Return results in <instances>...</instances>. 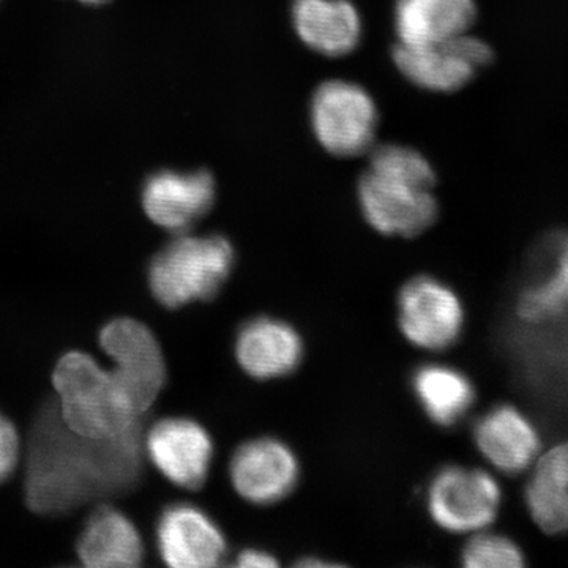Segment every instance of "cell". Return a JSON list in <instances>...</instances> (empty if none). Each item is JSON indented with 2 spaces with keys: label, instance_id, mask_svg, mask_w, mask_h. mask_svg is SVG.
Instances as JSON below:
<instances>
[{
  "label": "cell",
  "instance_id": "cell-1",
  "mask_svg": "<svg viewBox=\"0 0 568 568\" xmlns=\"http://www.w3.org/2000/svg\"><path fill=\"white\" fill-rule=\"evenodd\" d=\"M28 454L29 507L62 515L132 489L141 476L144 439L141 424L110 439L77 435L63 424L58 406L48 405L32 426Z\"/></svg>",
  "mask_w": 568,
  "mask_h": 568
},
{
  "label": "cell",
  "instance_id": "cell-2",
  "mask_svg": "<svg viewBox=\"0 0 568 568\" xmlns=\"http://www.w3.org/2000/svg\"><path fill=\"white\" fill-rule=\"evenodd\" d=\"M435 185V170L420 152L384 144L369 153L368 168L358 181V204L377 233L416 237L439 215Z\"/></svg>",
  "mask_w": 568,
  "mask_h": 568
},
{
  "label": "cell",
  "instance_id": "cell-3",
  "mask_svg": "<svg viewBox=\"0 0 568 568\" xmlns=\"http://www.w3.org/2000/svg\"><path fill=\"white\" fill-rule=\"evenodd\" d=\"M59 416L77 435L110 439L140 425L133 406L110 368L92 355L73 351L63 355L52 375Z\"/></svg>",
  "mask_w": 568,
  "mask_h": 568
},
{
  "label": "cell",
  "instance_id": "cell-4",
  "mask_svg": "<svg viewBox=\"0 0 568 568\" xmlns=\"http://www.w3.org/2000/svg\"><path fill=\"white\" fill-rule=\"evenodd\" d=\"M235 263L230 239L219 234H178L149 267V286L156 301L171 310L207 302L220 294Z\"/></svg>",
  "mask_w": 568,
  "mask_h": 568
},
{
  "label": "cell",
  "instance_id": "cell-5",
  "mask_svg": "<svg viewBox=\"0 0 568 568\" xmlns=\"http://www.w3.org/2000/svg\"><path fill=\"white\" fill-rule=\"evenodd\" d=\"M310 119L324 151L353 159L375 145L379 111L373 97L353 81H325L313 93Z\"/></svg>",
  "mask_w": 568,
  "mask_h": 568
},
{
  "label": "cell",
  "instance_id": "cell-6",
  "mask_svg": "<svg viewBox=\"0 0 568 568\" xmlns=\"http://www.w3.org/2000/svg\"><path fill=\"white\" fill-rule=\"evenodd\" d=\"M100 346L110 357L112 375L142 416L166 383V364L159 339L140 321L119 317L102 328Z\"/></svg>",
  "mask_w": 568,
  "mask_h": 568
},
{
  "label": "cell",
  "instance_id": "cell-7",
  "mask_svg": "<svg viewBox=\"0 0 568 568\" xmlns=\"http://www.w3.org/2000/svg\"><path fill=\"white\" fill-rule=\"evenodd\" d=\"M500 503L503 493L491 474L457 465L443 467L426 495L433 521L454 534L487 529L499 514Z\"/></svg>",
  "mask_w": 568,
  "mask_h": 568
},
{
  "label": "cell",
  "instance_id": "cell-8",
  "mask_svg": "<svg viewBox=\"0 0 568 568\" xmlns=\"http://www.w3.org/2000/svg\"><path fill=\"white\" fill-rule=\"evenodd\" d=\"M495 52L477 37L465 36L437 43L396 44L394 62L399 73L429 92H457L491 65Z\"/></svg>",
  "mask_w": 568,
  "mask_h": 568
},
{
  "label": "cell",
  "instance_id": "cell-9",
  "mask_svg": "<svg viewBox=\"0 0 568 568\" xmlns=\"http://www.w3.org/2000/svg\"><path fill=\"white\" fill-rule=\"evenodd\" d=\"M398 325L410 345L439 353L462 336L465 308L446 283L435 276H416L399 291Z\"/></svg>",
  "mask_w": 568,
  "mask_h": 568
},
{
  "label": "cell",
  "instance_id": "cell-10",
  "mask_svg": "<svg viewBox=\"0 0 568 568\" xmlns=\"http://www.w3.org/2000/svg\"><path fill=\"white\" fill-rule=\"evenodd\" d=\"M233 488L254 506L282 503L297 487L301 466L294 452L275 437L242 444L230 463Z\"/></svg>",
  "mask_w": 568,
  "mask_h": 568
},
{
  "label": "cell",
  "instance_id": "cell-11",
  "mask_svg": "<svg viewBox=\"0 0 568 568\" xmlns=\"http://www.w3.org/2000/svg\"><path fill=\"white\" fill-rule=\"evenodd\" d=\"M144 452L175 487L200 489L211 473L212 437L192 418L170 417L156 422L144 437Z\"/></svg>",
  "mask_w": 568,
  "mask_h": 568
},
{
  "label": "cell",
  "instance_id": "cell-12",
  "mask_svg": "<svg viewBox=\"0 0 568 568\" xmlns=\"http://www.w3.org/2000/svg\"><path fill=\"white\" fill-rule=\"evenodd\" d=\"M215 179L204 170L160 171L142 190V207L153 223L170 233H189L215 204Z\"/></svg>",
  "mask_w": 568,
  "mask_h": 568
},
{
  "label": "cell",
  "instance_id": "cell-13",
  "mask_svg": "<svg viewBox=\"0 0 568 568\" xmlns=\"http://www.w3.org/2000/svg\"><path fill=\"white\" fill-rule=\"evenodd\" d=\"M156 548L173 568H211L226 558V537L200 507L174 504L156 525Z\"/></svg>",
  "mask_w": 568,
  "mask_h": 568
},
{
  "label": "cell",
  "instance_id": "cell-14",
  "mask_svg": "<svg viewBox=\"0 0 568 568\" xmlns=\"http://www.w3.org/2000/svg\"><path fill=\"white\" fill-rule=\"evenodd\" d=\"M234 354L246 375L260 381L294 373L304 358V342L293 325L271 316L254 317L239 328Z\"/></svg>",
  "mask_w": 568,
  "mask_h": 568
},
{
  "label": "cell",
  "instance_id": "cell-15",
  "mask_svg": "<svg viewBox=\"0 0 568 568\" xmlns=\"http://www.w3.org/2000/svg\"><path fill=\"white\" fill-rule=\"evenodd\" d=\"M474 443L500 473H525L540 455V436L528 417L510 405L493 407L474 425Z\"/></svg>",
  "mask_w": 568,
  "mask_h": 568
},
{
  "label": "cell",
  "instance_id": "cell-16",
  "mask_svg": "<svg viewBox=\"0 0 568 568\" xmlns=\"http://www.w3.org/2000/svg\"><path fill=\"white\" fill-rule=\"evenodd\" d=\"M291 20L302 43L325 58L351 54L364 36L361 11L351 0H293Z\"/></svg>",
  "mask_w": 568,
  "mask_h": 568
},
{
  "label": "cell",
  "instance_id": "cell-17",
  "mask_svg": "<svg viewBox=\"0 0 568 568\" xmlns=\"http://www.w3.org/2000/svg\"><path fill=\"white\" fill-rule=\"evenodd\" d=\"M477 20L476 0H396L398 44L437 43L469 33Z\"/></svg>",
  "mask_w": 568,
  "mask_h": 568
},
{
  "label": "cell",
  "instance_id": "cell-18",
  "mask_svg": "<svg viewBox=\"0 0 568 568\" xmlns=\"http://www.w3.org/2000/svg\"><path fill=\"white\" fill-rule=\"evenodd\" d=\"M85 567L133 568L144 559V544L132 519L108 506L99 507L85 521L77 544Z\"/></svg>",
  "mask_w": 568,
  "mask_h": 568
},
{
  "label": "cell",
  "instance_id": "cell-19",
  "mask_svg": "<svg viewBox=\"0 0 568 568\" xmlns=\"http://www.w3.org/2000/svg\"><path fill=\"white\" fill-rule=\"evenodd\" d=\"M410 383L426 417L446 428L462 422L476 402L469 377L448 365L418 366Z\"/></svg>",
  "mask_w": 568,
  "mask_h": 568
},
{
  "label": "cell",
  "instance_id": "cell-20",
  "mask_svg": "<svg viewBox=\"0 0 568 568\" xmlns=\"http://www.w3.org/2000/svg\"><path fill=\"white\" fill-rule=\"evenodd\" d=\"M551 267L544 280L523 291L518 298L519 320L528 324H547L568 313V234L549 239Z\"/></svg>",
  "mask_w": 568,
  "mask_h": 568
},
{
  "label": "cell",
  "instance_id": "cell-21",
  "mask_svg": "<svg viewBox=\"0 0 568 568\" xmlns=\"http://www.w3.org/2000/svg\"><path fill=\"white\" fill-rule=\"evenodd\" d=\"M462 562L466 568H521L525 555L510 538L480 530L463 548Z\"/></svg>",
  "mask_w": 568,
  "mask_h": 568
},
{
  "label": "cell",
  "instance_id": "cell-22",
  "mask_svg": "<svg viewBox=\"0 0 568 568\" xmlns=\"http://www.w3.org/2000/svg\"><path fill=\"white\" fill-rule=\"evenodd\" d=\"M532 476L541 478L568 497V440L538 457L534 463Z\"/></svg>",
  "mask_w": 568,
  "mask_h": 568
},
{
  "label": "cell",
  "instance_id": "cell-23",
  "mask_svg": "<svg viewBox=\"0 0 568 568\" xmlns=\"http://www.w3.org/2000/svg\"><path fill=\"white\" fill-rule=\"evenodd\" d=\"M20 454L21 440L18 429L0 413V481H6L17 469Z\"/></svg>",
  "mask_w": 568,
  "mask_h": 568
},
{
  "label": "cell",
  "instance_id": "cell-24",
  "mask_svg": "<svg viewBox=\"0 0 568 568\" xmlns=\"http://www.w3.org/2000/svg\"><path fill=\"white\" fill-rule=\"evenodd\" d=\"M278 559L274 555L256 548L244 549L235 558V566L242 568H272L278 566Z\"/></svg>",
  "mask_w": 568,
  "mask_h": 568
},
{
  "label": "cell",
  "instance_id": "cell-25",
  "mask_svg": "<svg viewBox=\"0 0 568 568\" xmlns=\"http://www.w3.org/2000/svg\"><path fill=\"white\" fill-rule=\"evenodd\" d=\"M81 2L89 3V6H100V3L108 2V0H81Z\"/></svg>",
  "mask_w": 568,
  "mask_h": 568
}]
</instances>
